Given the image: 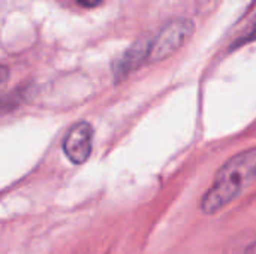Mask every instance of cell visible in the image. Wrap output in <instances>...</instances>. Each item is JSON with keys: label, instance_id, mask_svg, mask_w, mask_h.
Returning a JSON list of instances; mask_svg holds the SVG:
<instances>
[{"label": "cell", "instance_id": "obj_4", "mask_svg": "<svg viewBox=\"0 0 256 254\" xmlns=\"http://www.w3.org/2000/svg\"><path fill=\"white\" fill-rule=\"evenodd\" d=\"M150 45H152L150 39H140L124 51V54L114 64L116 84L123 81L128 75H130L135 69H138L148 58Z\"/></svg>", "mask_w": 256, "mask_h": 254}, {"label": "cell", "instance_id": "obj_3", "mask_svg": "<svg viewBox=\"0 0 256 254\" xmlns=\"http://www.w3.org/2000/svg\"><path fill=\"white\" fill-rule=\"evenodd\" d=\"M92 139L93 127L90 126V123L78 121L66 133L63 141V151L72 163L81 165L90 157Z\"/></svg>", "mask_w": 256, "mask_h": 254}, {"label": "cell", "instance_id": "obj_6", "mask_svg": "<svg viewBox=\"0 0 256 254\" xmlns=\"http://www.w3.org/2000/svg\"><path fill=\"white\" fill-rule=\"evenodd\" d=\"M8 78H9V69L0 64V88L8 82Z\"/></svg>", "mask_w": 256, "mask_h": 254}, {"label": "cell", "instance_id": "obj_2", "mask_svg": "<svg viewBox=\"0 0 256 254\" xmlns=\"http://www.w3.org/2000/svg\"><path fill=\"white\" fill-rule=\"evenodd\" d=\"M194 21L188 18H178L168 22L160 33L152 40L148 61H162L174 54L194 33Z\"/></svg>", "mask_w": 256, "mask_h": 254}, {"label": "cell", "instance_id": "obj_1", "mask_svg": "<svg viewBox=\"0 0 256 254\" xmlns=\"http://www.w3.org/2000/svg\"><path fill=\"white\" fill-rule=\"evenodd\" d=\"M256 180V147L231 157L216 174L212 187L202 198L206 214H216L236 201Z\"/></svg>", "mask_w": 256, "mask_h": 254}, {"label": "cell", "instance_id": "obj_5", "mask_svg": "<svg viewBox=\"0 0 256 254\" xmlns=\"http://www.w3.org/2000/svg\"><path fill=\"white\" fill-rule=\"evenodd\" d=\"M252 40H256V22L252 25V28H250L243 37H240V39L237 40V43H236L234 46H240V45L248 43V42H252Z\"/></svg>", "mask_w": 256, "mask_h": 254}, {"label": "cell", "instance_id": "obj_7", "mask_svg": "<svg viewBox=\"0 0 256 254\" xmlns=\"http://www.w3.org/2000/svg\"><path fill=\"white\" fill-rule=\"evenodd\" d=\"M78 4H81L82 7H94L98 6L102 0H75Z\"/></svg>", "mask_w": 256, "mask_h": 254}]
</instances>
